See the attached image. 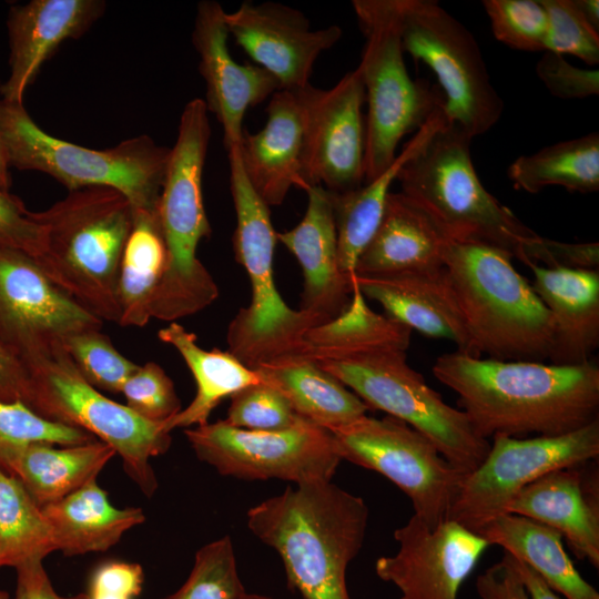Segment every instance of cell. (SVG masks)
I'll return each instance as SVG.
<instances>
[{
  "instance_id": "1",
  "label": "cell",
  "mask_w": 599,
  "mask_h": 599,
  "mask_svg": "<svg viewBox=\"0 0 599 599\" xmlns=\"http://www.w3.org/2000/svg\"><path fill=\"white\" fill-rule=\"evenodd\" d=\"M434 376L484 439L560 436L599 419V367L497 361L455 351L438 356Z\"/></svg>"
},
{
  "instance_id": "2",
  "label": "cell",
  "mask_w": 599,
  "mask_h": 599,
  "mask_svg": "<svg viewBox=\"0 0 599 599\" xmlns=\"http://www.w3.org/2000/svg\"><path fill=\"white\" fill-rule=\"evenodd\" d=\"M246 524L278 552L290 587L304 599H351L346 570L368 524L362 497L331 481L295 485L251 507Z\"/></svg>"
},
{
  "instance_id": "3",
  "label": "cell",
  "mask_w": 599,
  "mask_h": 599,
  "mask_svg": "<svg viewBox=\"0 0 599 599\" xmlns=\"http://www.w3.org/2000/svg\"><path fill=\"white\" fill-rule=\"evenodd\" d=\"M133 214L122 193L103 186L69 191L49 209L31 212L43 231V248L34 261L59 288L101 321L120 319V263Z\"/></svg>"
},
{
  "instance_id": "4",
  "label": "cell",
  "mask_w": 599,
  "mask_h": 599,
  "mask_svg": "<svg viewBox=\"0 0 599 599\" xmlns=\"http://www.w3.org/2000/svg\"><path fill=\"white\" fill-rule=\"evenodd\" d=\"M470 337L473 355L497 361H548L551 316L506 252L447 238L443 253Z\"/></svg>"
},
{
  "instance_id": "5",
  "label": "cell",
  "mask_w": 599,
  "mask_h": 599,
  "mask_svg": "<svg viewBox=\"0 0 599 599\" xmlns=\"http://www.w3.org/2000/svg\"><path fill=\"white\" fill-rule=\"evenodd\" d=\"M211 138L205 101H189L181 114L158 202L164 236L166 268L151 306V317L174 322L193 315L219 296L196 248L212 230L205 212L202 176Z\"/></svg>"
},
{
  "instance_id": "6",
  "label": "cell",
  "mask_w": 599,
  "mask_h": 599,
  "mask_svg": "<svg viewBox=\"0 0 599 599\" xmlns=\"http://www.w3.org/2000/svg\"><path fill=\"white\" fill-rule=\"evenodd\" d=\"M230 187L236 227L235 260L251 282V303L238 309L226 333L229 352L251 369L292 356H305L307 333L324 324L312 313L291 308L274 282L276 244L270 206L257 195L242 167L237 145L227 149Z\"/></svg>"
},
{
  "instance_id": "7",
  "label": "cell",
  "mask_w": 599,
  "mask_h": 599,
  "mask_svg": "<svg viewBox=\"0 0 599 599\" xmlns=\"http://www.w3.org/2000/svg\"><path fill=\"white\" fill-rule=\"evenodd\" d=\"M471 140L446 121L399 170L400 192L447 238L490 245L524 263L525 248L538 234L485 189L471 160Z\"/></svg>"
},
{
  "instance_id": "8",
  "label": "cell",
  "mask_w": 599,
  "mask_h": 599,
  "mask_svg": "<svg viewBox=\"0 0 599 599\" xmlns=\"http://www.w3.org/2000/svg\"><path fill=\"white\" fill-rule=\"evenodd\" d=\"M0 133L9 166L51 175L69 191L103 186L122 193L134 210L158 207L170 148L149 135L94 150L43 131L23 103L0 100Z\"/></svg>"
},
{
  "instance_id": "9",
  "label": "cell",
  "mask_w": 599,
  "mask_h": 599,
  "mask_svg": "<svg viewBox=\"0 0 599 599\" xmlns=\"http://www.w3.org/2000/svg\"><path fill=\"white\" fill-rule=\"evenodd\" d=\"M352 6L365 38L357 68L367 103L365 182H369L392 165L399 141L418 131L443 106L444 97L438 85L409 77L397 0H354Z\"/></svg>"
},
{
  "instance_id": "10",
  "label": "cell",
  "mask_w": 599,
  "mask_h": 599,
  "mask_svg": "<svg viewBox=\"0 0 599 599\" xmlns=\"http://www.w3.org/2000/svg\"><path fill=\"white\" fill-rule=\"evenodd\" d=\"M29 389L26 405L43 418L82 429L118 454L128 476L146 497L158 489L150 464L165 454L172 437L163 423L146 420L89 384L64 348L26 365Z\"/></svg>"
},
{
  "instance_id": "11",
  "label": "cell",
  "mask_w": 599,
  "mask_h": 599,
  "mask_svg": "<svg viewBox=\"0 0 599 599\" xmlns=\"http://www.w3.org/2000/svg\"><path fill=\"white\" fill-rule=\"evenodd\" d=\"M316 363L369 409L383 410L426 436L464 475L486 458L490 443L478 436L465 414L445 403L407 363L405 349L379 348Z\"/></svg>"
},
{
  "instance_id": "12",
  "label": "cell",
  "mask_w": 599,
  "mask_h": 599,
  "mask_svg": "<svg viewBox=\"0 0 599 599\" xmlns=\"http://www.w3.org/2000/svg\"><path fill=\"white\" fill-rule=\"evenodd\" d=\"M397 9L403 51L436 75L447 123L473 139L489 131L505 104L473 33L434 0H397Z\"/></svg>"
},
{
  "instance_id": "13",
  "label": "cell",
  "mask_w": 599,
  "mask_h": 599,
  "mask_svg": "<svg viewBox=\"0 0 599 599\" xmlns=\"http://www.w3.org/2000/svg\"><path fill=\"white\" fill-rule=\"evenodd\" d=\"M329 432L342 460L394 483L429 528L446 520L465 475L426 436L388 415L380 419L365 415Z\"/></svg>"
},
{
  "instance_id": "14",
  "label": "cell",
  "mask_w": 599,
  "mask_h": 599,
  "mask_svg": "<svg viewBox=\"0 0 599 599\" xmlns=\"http://www.w3.org/2000/svg\"><path fill=\"white\" fill-rule=\"evenodd\" d=\"M184 434L201 461L238 479L331 481L342 460L332 433L308 422L281 430H251L221 419Z\"/></svg>"
},
{
  "instance_id": "15",
  "label": "cell",
  "mask_w": 599,
  "mask_h": 599,
  "mask_svg": "<svg viewBox=\"0 0 599 599\" xmlns=\"http://www.w3.org/2000/svg\"><path fill=\"white\" fill-rule=\"evenodd\" d=\"M599 456V419L560 436L493 437L484 461L465 475L446 520L477 532L505 514L509 501L528 484L556 469Z\"/></svg>"
},
{
  "instance_id": "16",
  "label": "cell",
  "mask_w": 599,
  "mask_h": 599,
  "mask_svg": "<svg viewBox=\"0 0 599 599\" xmlns=\"http://www.w3.org/2000/svg\"><path fill=\"white\" fill-rule=\"evenodd\" d=\"M87 311L23 252L0 248V338L27 364L64 348L81 332L101 329Z\"/></svg>"
},
{
  "instance_id": "17",
  "label": "cell",
  "mask_w": 599,
  "mask_h": 599,
  "mask_svg": "<svg viewBox=\"0 0 599 599\" xmlns=\"http://www.w3.org/2000/svg\"><path fill=\"white\" fill-rule=\"evenodd\" d=\"M303 108L301 173L308 189L332 193L365 183V88L358 68L331 89L311 83L297 90Z\"/></svg>"
},
{
  "instance_id": "18",
  "label": "cell",
  "mask_w": 599,
  "mask_h": 599,
  "mask_svg": "<svg viewBox=\"0 0 599 599\" xmlns=\"http://www.w3.org/2000/svg\"><path fill=\"white\" fill-rule=\"evenodd\" d=\"M398 551L375 562L378 578L393 583L400 599H457V593L490 546L453 520L429 528L419 517L394 531Z\"/></svg>"
},
{
  "instance_id": "19",
  "label": "cell",
  "mask_w": 599,
  "mask_h": 599,
  "mask_svg": "<svg viewBox=\"0 0 599 599\" xmlns=\"http://www.w3.org/2000/svg\"><path fill=\"white\" fill-rule=\"evenodd\" d=\"M233 35L254 64L272 74L281 90L296 91L309 84L318 57L343 34L336 24L313 29L305 14L277 2L244 1L225 13Z\"/></svg>"
},
{
  "instance_id": "20",
  "label": "cell",
  "mask_w": 599,
  "mask_h": 599,
  "mask_svg": "<svg viewBox=\"0 0 599 599\" xmlns=\"http://www.w3.org/2000/svg\"><path fill=\"white\" fill-rule=\"evenodd\" d=\"M222 6L212 0L197 4L192 43L200 57L199 70L206 87L205 104L221 123L226 150L238 145L243 119L277 90L276 79L253 63H237L227 47L229 29Z\"/></svg>"
},
{
  "instance_id": "21",
  "label": "cell",
  "mask_w": 599,
  "mask_h": 599,
  "mask_svg": "<svg viewBox=\"0 0 599 599\" xmlns=\"http://www.w3.org/2000/svg\"><path fill=\"white\" fill-rule=\"evenodd\" d=\"M104 9L101 0H32L12 6L7 21L10 73L0 87L1 100L23 103L42 64L63 41L83 35Z\"/></svg>"
},
{
  "instance_id": "22",
  "label": "cell",
  "mask_w": 599,
  "mask_h": 599,
  "mask_svg": "<svg viewBox=\"0 0 599 599\" xmlns=\"http://www.w3.org/2000/svg\"><path fill=\"white\" fill-rule=\"evenodd\" d=\"M364 297L385 315L424 336L448 339L473 355L464 315L445 266L379 275H354Z\"/></svg>"
},
{
  "instance_id": "23",
  "label": "cell",
  "mask_w": 599,
  "mask_h": 599,
  "mask_svg": "<svg viewBox=\"0 0 599 599\" xmlns=\"http://www.w3.org/2000/svg\"><path fill=\"white\" fill-rule=\"evenodd\" d=\"M586 464L545 474L525 486L505 514L544 524L565 538L573 555L599 568V485Z\"/></svg>"
},
{
  "instance_id": "24",
  "label": "cell",
  "mask_w": 599,
  "mask_h": 599,
  "mask_svg": "<svg viewBox=\"0 0 599 599\" xmlns=\"http://www.w3.org/2000/svg\"><path fill=\"white\" fill-rule=\"evenodd\" d=\"M307 207L302 221L292 230L276 233L298 261L304 275L301 308L326 323L349 304L353 278L338 267L336 230L331 195L322 186L306 191Z\"/></svg>"
},
{
  "instance_id": "25",
  "label": "cell",
  "mask_w": 599,
  "mask_h": 599,
  "mask_svg": "<svg viewBox=\"0 0 599 599\" xmlns=\"http://www.w3.org/2000/svg\"><path fill=\"white\" fill-rule=\"evenodd\" d=\"M266 114L261 131L243 130L237 149L250 184L265 204L274 206L292 187L308 190L301 173L303 108L297 90L274 92Z\"/></svg>"
},
{
  "instance_id": "26",
  "label": "cell",
  "mask_w": 599,
  "mask_h": 599,
  "mask_svg": "<svg viewBox=\"0 0 599 599\" xmlns=\"http://www.w3.org/2000/svg\"><path fill=\"white\" fill-rule=\"evenodd\" d=\"M534 291L554 325L551 364L591 361L599 346V271L549 268L529 264Z\"/></svg>"
},
{
  "instance_id": "27",
  "label": "cell",
  "mask_w": 599,
  "mask_h": 599,
  "mask_svg": "<svg viewBox=\"0 0 599 599\" xmlns=\"http://www.w3.org/2000/svg\"><path fill=\"white\" fill-rule=\"evenodd\" d=\"M446 235L402 192H389L382 222L358 258L356 275L393 274L444 266Z\"/></svg>"
},
{
  "instance_id": "28",
  "label": "cell",
  "mask_w": 599,
  "mask_h": 599,
  "mask_svg": "<svg viewBox=\"0 0 599 599\" xmlns=\"http://www.w3.org/2000/svg\"><path fill=\"white\" fill-rule=\"evenodd\" d=\"M114 455L113 448L99 439L60 447L40 443L6 445L0 446V467L43 507L95 480Z\"/></svg>"
},
{
  "instance_id": "29",
  "label": "cell",
  "mask_w": 599,
  "mask_h": 599,
  "mask_svg": "<svg viewBox=\"0 0 599 599\" xmlns=\"http://www.w3.org/2000/svg\"><path fill=\"white\" fill-rule=\"evenodd\" d=\"M445 123L446 119L440 106L416 131L392 165L380 175L353 191L329 192L336 230L338 267L346 277L352 280L355 275L358 258L382 222L390 185L399 170Z\"/></svg>"
},
{
  "instance_id": "30",
  "label": "cell",
  "mask_w": 599,
  "mask_h": 599,
  "mask_svg": "<svg viewBox=\"0 0 599 599\" xmlns=\"http://www.w3.org/2000/svg\"><path fill=\"white\" fill-rule=\"evenodd\" d=\"M41 509L52 529L57 551L64 556L105 551L145 520L141 508L113 506L97 479Z\"/></svg>"
},
{
  "instance_id": "31",
  "label": "cell",
  "mask_w": 599,
  "mask_h": 599,
  "mask_svg": "<svg viewBox=\"0 0 599 599\" xmlns=\"http://www.w3.org/2000/svg\"><path fill=\"white\" fill-rule=\"evenodd\" d=\"M307 422L327 430L352 423L369 407L315 361L292 356L254 369Z\"/></svg>"
},
{
  "instance_id": "32",
  "label": "cell",
  "mask_w": 599,
  "mask_h": 599,
  "mask_svg": "<svg viewBox=\"0 0 599 599\" xmlns=\"http://www.w3.org/2000/svg\"><path fill=\"white\" fill-rule=\"evenodd\" d=\"M477 534L490 546L497 545L524 561L566 599H599L598 591L573 566L564 548L562 536L555 529L522 516L502 514Z\"/></svg>"
},
{
  "instance_id": "33",
  "label": "cell",
  "mask_w": 599,
  "mask_h": 599,
  "mask_svg": "<svg viewBox=\"0 0 599 599\" xmlns=\"http://www.w3.org/2000/svg\"><path fill=\"white\" fill-rule=\"evenodd\" d=\"M158 336L179 352L196 384L193 400L163 423L169 433L175 428H190L209 423L211 413L223 399L261 382L256 372L245 366L232 353L203 349L197 345L195 334L175 322L160 329Z\"/></svg>"
},
{
  "instance_id": "34",
  "label": "cell",
  "mask_w": 599,
  "mask_h": 599,
  "mask_svg": "<svg viewBox=\"0 0 599 599\" xmlns=\"http://www.w3.org/2000/svg\"><path fill=\"white\" fill-rule=\"evenodd\" d=\"M167 252L158 211L134 210L119 272V325L145 326L166 268Z\"/></svg>"
},
{
  "instance_id": "35",
  "label": "cell",
  "mask_w": 599,
  "mask_h": 599,
  "mask_svg": "<svg viewBox=\"0 0 599 599\" xmlns=\"http://www.w3.org/2000/svg\"><path fill=\"white\" fill-rule=\"evenodd\" d=\"M412 329L374 312L353 282L347 307L335 318L313 327L305 337V356L334 361L379 348L407 351Z\"/></svg>"
},
{
  "instance_id": "36",
  "label": "cell",
  "mask_w": 599,
  "mask_h": 599,
  "mask_svg": "<svg viewBox=\"0 0 599 599\" xmlns=\"http://www.w3.org/2000/svg\"><path fill=\"white\" fill-rule=\"evenodd\" d=\"M507 174L516 189L532 194L551 185L569 192H598L599 134L591 132L521 155L510 164Z\"/></svg>"
},
{
  "instance_id": "37",
  "label": "cell",
  "mask_w": 599,
  "mask_h": 599,
  "mask_svg": "<svg viewBox=\"0 0 599 599\" xmlns=\"http://www.w3.org/2000/svg\"><path fill=\"white\" fill-rule=\"evenodd\" d=\"M53 551L54 537L41 507L0 467V568L43 560Z\"/></svg>"
},
{
  "instance_id": "38",
  "label": "cell",
  "mask_w": 599,
  "mask_h": 599,
  "mask_svg": "<svg viewBox=\"0 0 599 599\" xmlns=\"http://www.w3.org/2000/svg\"><path fill=\"white\" fill-rule=\"evenodd\" d=\"M246 593L232 540L224 536L196 551L186 580L162 599H243Z\"/></svg>"
},
{
  "instance_id": "39",
  "label": "cell",
  "mask_w": 599,
  "mask_h": 599,
  "mask_svg": "<svg viewBox=\"0 0 599 599\" xmlns=\"http://www.w3.org/2000/svg\"><path fill=\"white\" fill-rule=\"evenodd\" d=\"M64 349L89 384L110 393H121L125 380L140 366L124 357L100 329L71 336Z\"/></svg>"
},
{
  "instance_id": "40",
  "label": "cell",
  "mask_w": 599,
  "mask_h": 599,
  "mask_svg": "<svg viewBox=\"0 0 599 599\" xmlns=\"http://www.w3.org/2000/svg\"><path fill=\"white\" fill-rule=\"evenodd\" d=\"M495 38L521 51H546L548 16L540 0H484Z\"/></svg>"
},
{
  "instance_id": "41",
  "label": "cell",
  "mask_w": 599,
  "mask_h": 599,
  "mask_svg": "<svg viewBox=\"0 0 599 599\" xmlns=\"http://www.w3.org/2000/svg\"><path fill=\"white\" fill-rule=\"evenodd\" d=\"M224 420L234 427L251 430H281L307 422L278 390L263 382L233 394Z\"/></svg>"
},
{
  "instance_id": "42",
  "label": "cell",
  "mask_w": 599,
  "mask_h": 599,
  "mask_svg": "<svg viewBox=\"0 0 599 599\" xmlns=\"http://www.w3.org/2000/svg\"><path fill=\"white\" fill-rule=\"evenodd\" d=\"M93 440H97L93 435L48 420L22 402L0 400V446L35 443L74 446Z\"/></svg>"
},
{
  "instance_id": "43",
  "label": "cell",
  "mask_w": 599,
  "mask_h": 599,
  "mask_svg": "<svg viewBox=\"0 0 599 599\" xmlns=\"http://www.w3.org/2000/svg\"><path fill=\"white\" fill-rule=\"evenodd\" d=\"M548 16L546 51L570 54L590 67L599 63V32L581 16L573 0H540Z\"/></svg>"
},
{
  "instance_id": "44",
  "label": "cell",
  "mask_w": 599,
  "mask_h": 599,
  "mask_svg": "<svg viewBox=\"0 0 599 599\" xmlns=\"http://www.w3.org/2000/svg\"><path fill=\"white\" fill-rule=\"evenodd\" d=\"M121 394L131 410L153 423H164L182 409L174 383L154 362L139 366L125 380Z\"/></svg>"
},
{
  "instance_id": "45",
  "label": "cell",
  "mask_w": 599,
  "mask_h": 599,
  "mask_svg": "<svg viewBox=\"0 0 599 599\" xmlns=\"http://www.w3.org/2000/svg\"><path fill=\"white\" fill-rule=\"evenodd\" d=\"M536 73L554 97L568 100L599 94L598 69L575 67L564 55L545 51Z\"/></svg>"
},
{
  "instance_id": "46",
  "label": "cell",
  "mask_w": 599,
  "mask_h": 599,
  "mask_svg": "<svg viewBox=\"0 0 599 599\" xmlns=\"http://www.w3.org/2000/svg\"><path fill=\"white\" fill-rule=\"evenodd\" d=\"M0 248L23 252L33 258L43 248V231L23 202L0 182Z\"/></svg>"
},
{
  "instance_id": "47",
  "label": "cell",
  "mask_w": 599,
  "mask_h": 599,
  "mask_svg": "<svg viewBox=\"0 0 599 599\" xmlns=\"http://www.w3.org/2000/svg\"><path fill=\"white\" fill-rule=\"evenodd\" d=\"M525 265L549 268L599 271V244L566 243L537 235L525 248Z\"/></svg>"
},
{
  "instance_id": "48",
  "label": "cell",
  "mask_w": 599,
  "mask_h": 599,
  "mask_svg": "<svg viewBox=\"0 0 599 599\" xmlns=\"http://www.w3.org/2000/svg\"><path fill=\"white\" fill-rule=\"evenodd\" d=\"M144 583V571L140 564L123 560H106L92 570L88 599H135Z\"/></svg>"
},
{
  "instance_id": "49",
  "label": "cell",
  "mask_w": 599,
  "mask_h": 599,
  "mask_svg": "<svg viewBox=\"0 0 599 599\" xmlns=\"http://www.w3.org/2000/svg\"><path fill=\"white\" fill-rule=\"evenodd\" d=\"M476 590L480 599H530L506 551L498 562L477 577Z\"/></svg>"
},
{
  "instance_id": "50",
  "label": "cell",
  "mask_w": 599,
  "mask_h": 599,
  "mask_svg": "<svg viewBox=\"0 0 599 599\" xmlns=\"http://www.w3.org/2000/svg\"><path fill=\"white\" fill-rule=\"evenodd\" d=\"M13 599H88L85 592L62 596L55 591L43 567V560H33L18 566Z\"/></svg>"
},
{
  "instance_id": "51",
  "label": "cell",
  "mask_w": 599,
  "mask_h": 599,
  "mask_svg": "<svg viewBox=\"0 0 599 599\" xmlns=\"http://www.w3.org/2000/svg\"><path fill=\"white\" fill-rule=\"evenodd\" d=\"M28 389L29 374L26 366L0 338V400L26 404Z\"/></svg>"
},
{
  "instance_id": "52",
  "label": "cell",
  "mask_w": 599,
  "mask_h": 599,
  "mask_svg": "<svg viewBox=\"0 0 599 599\" xmlns=\"http://www.w3.org/2000/svg\"><path fill=\"white\" fill-rule=\"evenodd\" d=\"M510 558L530 599H561L534 569L511 555Z\"/></svg>"
},
{
  "instance_id": "53",
  "label": "cell",
  "mask_w": 599,
  "mask_h": 599,
  "mask_svg": "<svg viewBox=\"0 0 599 599\" xmlns=\"http://www.w3.org/2000/svg\"><path fill=\"white\" fill-rule=\"evenodd\" d=\"M575 6L585 20L599 32V1L598 0H573Z\"/></svg>"
},
{
  "instance_id": "54",
  "label": "cell",
  "mask_w": 599,
  "mask_h": 599,
  "mask_svg": "<svg viewBox=\"0 0 599 599\" xmlns=\"http://www.w3.org/2000/svg\"><path fill=\"white\" fill-rule=\"evenodd\" d=\"M9 167L6 148L0 133V182L8 189L10 187Z\"/></svg>"
},
{
  "instance_id": "55",
  "label": "cell",
  "mask_w": 599,
  "mask_h": 599,
  "mask_svg": "<svg viewBox=\"0 0 599 599\" xmlns=\"http://www.w3.org/2000/svg\"><path fill=\"white\" fill-rule=\"evenodd\" d=\"M243 599H274V598L256 595V593H246Z\"/></svg>"
},
{
  "instance_id": "56",
  "label": "cell",
  "mask_w": 599,
  "mask_h": 599,
  "mask_svg": "<svg viewBox=\"0 0 599 599\" xmlns=\"http://www.w3.org/2000/svg\"><path fill=\"white\" fill-rule=\"evenodd\" d=\"M0 599H9V593L6 590L0 589Z\"/></svg>"
}]
</instances>
